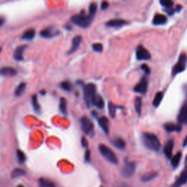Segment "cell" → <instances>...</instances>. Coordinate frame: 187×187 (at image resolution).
<instances>
[{"instance_id": "obj_19", "label": "cell", "mask_w": 187, "mask_h": 187, "mask_svg": "<svg viewBox=\"0 0 187 187\" xmlns=\"http://www.w3.org/2000/svg\"><path fill=\"white\" fill-rule=\"evenodd\" d=\"M187 183V169H185L181 174L180 177L178 178L173 187H181Z\"/></svg>"}, {"instance_id": "obj_4", "label": "cell", "mask_w": 187, "mask_h": 187, "mask_svg": "<svg viewBox=\"0 0 187 187\" xmlns=\"http://www.w3.org/2000/svg\"><path fill=\"white\" fill-rule=\"evenodd\" d=\"M99 151L102 156L104 157L105 160L108 161L109 162L112 163L113 164H118V160L117 156L110 148H108L105 145H103V144H101V145L99 146Z\"/></svg>"}, {"instance_id": "obj_13", "label": "cell", "mask_w": 187, "mask_h": 187, "mask_svg": "<svg viewBox=\"0 0 187 187\" xmlns=\"http://www.w3.org/2000/svg\"><path fill=\"white\" fill-rule=\"evenodd\" d=\"M127 23V22L125 20L123 19H119V18H116V19H112L110 20L109 21H107L106 23V26L108 27H112V28H118V27H121L123 26L126 25Z\"/></svg>"}, {"instance_id": "obj_44", "label": "cell", "mask_w": 187, "mask_h": 187, "mask_svg": "<svg viewBox=\"0 0 187 187\" xmlns=\"http://www.w3.org/2000/svg\"><path fill=\"white\" fill-rule=\"evenodd\" d=\"M183 146H187V136L186 137V138L184 139V143H183Z\"/></svg>"}, {"instance_id": "obj_27", "label": "cell", "mask_w": 187, "mask_h": 187, "mask_svg": "<svg viewBox=\"0 0 187 187\" xmlns=\"http://www.w3.org/2000/svg\"><path fill=\"white\" fill-rule=\"evenodd\" d=\"M163 97H164V94H163V92H157L156 94V95H155L154 99H153V105L155 107H157L159 106V105H160L161 102H162Z\"/></svg>"}, {"instance_id": "obj_2", "label": "cell", "mask_w": 187, "mask_h": 187, "mask_svg": "<svg viewBox=\"0 0 187 187\" xmlns=\"http://www.w3.org/2000/svg\"><path fill=\"white\" fill-rule=\"evenodd\" d=\"M96 86L94 83H88L83 87V98L88 107L94 105V99L96 96Z\"/></svg>"}, {"instance_id": "obj_30", "label": "cell", "mask_w": 187, "mask_h": 187, "mask_svg": "<svg viewBox=\"0 0 187 187\" xmlns=\"http://www.w3.org/2000/svg\"><path fill=\"white\" fill-rule=\"evenodd\" d=\"M182 157V153L181 152H178L174 156L171 160V164L172 166L174 167H176L178 165L179 162H180V160Z\"/></svg>"}, {"instance_id": "obj_20", "label": "cell", "mask_w": 187, "mask_h": 187, "mask_svg": "<svg viewBox=\"0 0 187 187\" xmlns=\"http://www.w3.org/2000/svg\"><path fill=\"white\" fill-rule=\"evenodd\" d=\"M35 35H36V31H35L34 29H29L23 32V34L21 36V38L23 40L30 41V40H32L35 38Z\"/></svg>"}, {"instance_id": "obj_22", "label": "cell", "mask_w": 187, "mask_h": 187, "mask_svg": "<svg viewBox=\"0 0 187 187\" xmlns=\"http://www.w3.org/2000/svg\"><path fill=\"white\" fill-rule=\"evenodd\" d=\"M113 144L116 149L119 150H123L126 148V142L124 139L121 138H117L114 139L113 141Z\"/></svg>"}, {"instance_id": "obj_11", "label": "cell", "mask_w": 187, "mask_h": 187, "mask_svg": "<svg viewBox=\"0 0 187 187\" xmlns=\"http://www.w3.org/2000/svg\"><path fill=\"white\" fill-rule=\"evenodd\" d=\"M81 42H82V37L80 35H77L72 40L71 42V47L68 52V54H73V53H75L80 48Z\"/></svg>"}, {"instance_id": "obj_1", "label": "cell", "mask_w": 187, "mask_h": 187, "mask_svg": "<svg viewBox=\"0 0 187 187\" xmlns=\"http://www.w3.org/2000/svg\"><path fill=\"white\" fill-rule=\"evenodd\" d=\"M142 141L147 149L158 151L161 148V143L156 135L152 133L145 132L142 135Z\"/></svg>"}, {"instance_id": "obj_10", "label": "cell", "mask_w": 187, "mask_h": 187, "mask_svg": "<svg viewBox=\"0 0 187 187\" xmlns=\"http://www.w3.org/2000/svg\"><path fill=\"white\" fill-rule=\"evenodd\" d=\"M148 79L146 77H142V78L138 84L135 86L134 92L136 93L144 94L146 93L148 89Z\"/></svg>"}, {"instance_id": "obj_8", "label": "cell", "mask_w": 187, "mask_h": 187, "mask_svg": "<svg viewBox=\"0 0 187 187\" xmlns=\"http://www.w3.org/2000/svg\"><path fill=\"white\" fill-rule=\"evenodd\" d=\"M135 169H136V165L134 162L126 163L121 171L122 176L126 178H129L132 177L135 172Z\"/></svg>"}, {"instance_id": "obj_17", "label": "cell", "mask_w": 187, "mask_h": 187, "mask_svg": "<svg viewBox=\"0 0 187 187\" xmlns=\"http://www.w3.org/2000/svg\"><path fill=\"white\" fill-rule=\"evenodd\" d=\"M174 147V141L173 140H168L167 142L165 144L164 148V153L168 159H170L172 157V153H173V150Z\"/></svg>"}, {"instance_id": "obj_12", "label": "cell", "mask_w": 187, "mask_h": 187, "mask_svg": "<svg viewBox=\"0 0 187 187\" xmlns=\"http://www.w3.org/2000/svg\"><path fill=\"white\" fill-rule=\"evenodd\" d=\"M178 121L180 124H187V99L181 107L178 116Z\"/></svg>"}, {"instance_id": "obj_48", "label": "cell", "mask_w": 187, "mask_h": 187, "mask_svg": "<svg viewBox=\"0 0 187 187\" xmlns=\"http://www.w3.org/2000/svg\"><path fill=\"white\" fill-rule=\"evenodd\" d=\"M18 187H24V186H18Z\"/></svg>"}, {"instance_id": "obj_21", "label": "cell", "mask_w": 187, "mask_h": 187, "mask_svg": "<svg viewBox=\"0 0 187 187\" xmlns=\"http://www.w3.org/2000/svg\"><path fill=\"white\" fill-rule=\"evenodd\" d=\"M0 74L5 76H15L17 74V71L10 67H2L0 70Z\"/></svg>"}, {"instance_id": "obj_43", "label": "cell", "mask_w": 187, "mask_h": 187, "mask_svg": "<svg viewBox=\"0 0 187 187\" xmlns=\"http://www.w3.org/2000/svg\"><path fill=\"white\" fill-rule=\"evenodd\" d=\"M5 22V18L2 17V16H0V27L2 26Z\"/></svg>"}, {"instance_id": "obj_24", "label": "cell", "mask_w": 187, "mask_h": 187, "mask_svg": "<svg viewBox=\"0 0 187 187\" xmlns=\"http://www.w3.org/2000/svg\"><path fill=\"white\" fill-rule=\"evenodd\" d=\"M94 105L99 109H102L105 106L104 99L99 94H96L95 97L94 99Z\"/></svg>"}, {"instance_id": "obj_33", "label": "cell", "mask_w": 187, "mask_h": 187, "mask_svg": "<svg viewBox=\"0 0 187 187\" xmlns=\"http://www.w3.org/2000/svg\"><path fill=\"white\" fill-rule=\"evenodd\" d=\"M107 107H108V113L110 116L112 118H114L116 117V107L113 105V103H112L111 102H108V105H107Z\"/></svg>"}, {"instance_id": "obj_32", "label": "cell", "mask_w": 187, "mask_h": 187, "mask_svg": "<svg viewBox=\"0 0 187 187\" xmlns=\"http://www.w3.org/2000/svg\"><path fill=\"white\" fill-rule=\"evenodd\" d=\"M59 110L63 114L67 113V100L65 98L62 97L59 101Z\"/></svg>"}, {"instance_id": "obj_47", "label": "cell", "mask_w": 187, "mask_h": 187, "mask_svg": "<svg viewBox=\"0 0 187 187\" xmlns=\"http://www.w3.org/2000/svg\"><path fill=\"white\" fill-rule=\"evenodd\" d=\"M1 52H2V49L0 48V53H1Z\"/></svg>"}, {"instance_id": "obj_18", "label": "cell", "mask_w": 187, "mask_h": 187, "mask_svg": "<svg viewBox=\"0 0 187 187\" xmlns=\"http://www.w3.org/2000/svg\"><path fill=\"white\" fill-rule=\"evenodd\" d=\"M98 124H99V127L101 129L104 131L105 134H108L109 133V121L108 119L105 116L100 117L98 119Z\"/></svg>"}, {"instance_id": "obj_26", "label": "cell", "mask_w": 187, "mask_h": 187, "mask_svg": "<svg viewBox=\"0 0 187 187\" xmlns=\"http://www.w3.org/2000/svg\"><path fill=\"white\" fill-rule=\"evenodd\" d=\"M38 182L40 187H56L54 183L45 178H40Z\"/></svg>"}, {"instance_id": "obj_35", "label": "cell", "mask_w": 187, "mask_h": 187, "mask_svg": "<svg viewBox=\"0 0 187 187\" xmlns=\"http://www.w3.org/2000/svg\"><path fill=\"white\" fill-rule=\"evenodd\" d=\"M88 10H89V16H92V17H94L95 16L96 13H97V5L96 3H92L89 5V8H88Z\"/></svg>"}, {"instance_id": "obj_23", "label": "cell", "mask_w": 187, "mask_h": 187, "mask_svg": "<svg viewBox=\"0 0 187 187\" xmlns=\"http://www.w3.org/2000/svg\"><path fill=\"white\" fill-rule=\"evenodd\" d=\"M157 177V173L156 172H150V173H147L144 174L141 177V181L142 182H149V181L153 180L155 178Z\"/></svg>"}, {"instance_id": "obj_38", "label": "cell", "mask_w": 187, "mask_h": 187, "mask_svg": "<svg viewBox=\"0 0 187 187\" xmlns=\"http://www.w3.org/2000/svg\"><path fill=\"white\" fill-rule=\"evenodd\" d=\"M92 49L94 50V51L97 53H101L103 51V46L101 43H94L92 45Z\"/></svg>"}, {"instance_id": "obj_46", "label": "cell", "mask_w": 187, "mask_h": 187, "mask_svg": "<svg viewBox=\"0 0 187 187\" xmlns=\"http://www.w3.org/2000/svg\"><path fill=\"white\" fill-rule=\"evenodd\" d=\"M186 164H187V156H186Z\"/></svg>"}, {"instance_id": "obj_31", "label": "cell", "mask_w": 187, "mask_h": 187, "mask_svg": "<svg viewBox=\"0 0 187 187\" xmlns=\"http://www.w3.org/2000/svg\"><path fill=\"white\" fill-rule=\"evenodd\" d=\"M31 104H32V107L36 113H40V106L39 104L38 98H37L36 95H34L31 97Z\"/></svg>"}, {"instance_id": "obj_16", "label": "cell", "mask_w": 187, "mask_h": 187, "mask_svg": "<svg viewBox=\"0 0 187 187\" xmlns=\"http://www.w3.org/2000/svg\"><path fill=\"white\" fill-rule=\"evenodd\" d=\"M167 18L164 15L156 14L153 18V24L155 26L164 25L167 23Z\"/></svg>"}, {"instance_id": "obj_41", "label": "cell", "mask_w": 187, "mask_h": 187, "mask_svg": "<svg viewBox=\"0 0 187 187\" xmlns=\"http://www.w3.org/2000/svg\"><path fill=\"white\" fill-rule=\"evenodd\" d=\"M108 2L106 1H104L102 2V5H101V9L102 10H106V9L108 7Z\"/></svg>"}, {"instance_id": "obj_6", "label": "cell", "mask_w": 187, "mask_h": 187, "mask_svg": "<svg viewBox=\"0 0 187 187\" xmlns=\"http://www.w3.org/2000/svg\"><path fill=\"white\" fill-rule=\"evenodd\" d=\"M81 126L83 132L86 135H92L94 132V124L86 116H83L81 118Z\"/></svg>"}, {"instance_id": "obj_39", "label": "cell", "mask_w": 187, "mask_h": 187, "mask_svg": "<svg viewBox=\"0 0 187 187\" xmlns=\"http://www.w3.org/2000/svg\"><path fill=\"white\" fill-rule=\"evenodd\" d=\"M141 69L142 70H143L145 72V73L146 74H149L151 73V70H150L149 67L147 65V64H142L141 65Z\"/></svg>"}, {"instance_id": "obj_40", "label": "cell", "mask_w": 187, "mask_h": 187, "mask_svg": "<svg viewBox=\"0 0 187 187\" xmlns=\"http://www.w3.org/2000/svg\"><path fill=\"white\" fill-rule=\"evenodd\" d=\"M91 158V152L89 150H86V153H85V161L86 162H88L90 161Z\"/></svg>"}, {"instance_id": "obj_28", "label": "cell", "mask_w": 187, "mask_h": 187, "mask_svg": "<svg viewBox=\"0 0 187 187\" xmlns=\"http://www.w3.org/2000/svg\"><path fill=\"white\" fill-rule=\"evenodd\" d=\"M135 109L139 116L141 114L142 99L140 97H136L135 99Z\"/></svg>"}, {"instance_id": "obj_29", "label": "cell", "mask_w": 187, "mask_h": 187, "mask_svg": "<svg viewBox=\"0 0 187 187\" xmlns=\"http://www.w3.org/2000/svg\"><path fill=\"white\" fill-rule=\"evenodd\" d=\"M25 171L23 170L20 169V168H16V169L13 170V171L11 173V177L13 178H20L21 176H23L25 175Z\"/></svg>"}, {"instance_id": "obj_5", "label": "cell", "mask_w": 187, "mask_h": 187, "mask_svg": "<svg viewBox=\"0 0 187 187\" xmlns=\"http://www.w3.org/2000/svg\"><path fill=\"white\" fill-rule=\"evenodd\" d=\"M187 63V56L186 53H181L180 56H179L178 62L175 66L173 67V70H172V75L173 76L178 75V73H182L186 69Z\"/></svg>"}, {"instance_id": "obj_34", "label": "cell", "mask_w": 187, "mask_h": 187, "mask_svg": "<svg viewBox=\"0 0 187 187\" xmlns=\"http://www.w3.org/2000/svg\"><path fill=\"white\" fill-rule=\"evenodd\" d=\"M60 86L63 90L66 91V92H70V91L73 89L72 83L69 82V81H64V82L61 83Z\"/></svg>"}, {"instance_id": "obj_36", "label": "cell", "mask_w": 187, "mask_h": 187, "mask_svg": "<svg viewBox=\"0 0 187 187\" xmlns=\"http://www.w3.org/2000/svg\"><path fill=\"white\" fill-rule=\"evenodd\" d=\"M160 4L166 8H170L173 5V0H160Z\"/></svg>"}, {"instance_id": "obj_3", "label": "cell", "mask_w": 187, "mask_h": 187, "mask_svg": "<svg viewBox=\"0 0 187 187\" xmlns=\"http://www.w3.org/2000/svg\"><path fill=\"white\" fill-rule=\"evenodd\" d=\"M71 21L77 27L86 29L92 24L93 21V17L91 16H85V15H75L71 17Z\"/></svg>"}, {"instance_id": "obj_14", "label": "cell", "mask_w": 187, "mask_h": 187, "mask_svg": "<svg viewBox=\"0 0 187 187\" xmlns=\"http://www.w3.org/2000/svg\"><path fill=\"white\" fill-rule=\"evenodd\" d=\"M164 128L168 132H179L182 130V126L181 124H175L173 123H167L164 125Z\"/></svg>"}, {"instance_id": "obj_7", "label": "cell", "mask_w": 187, "mask_h": 187, "mask_svg": "<svg viewBox=\"0 0 187 187\" xmlns=\"http://www.w3.org/2000/svg\"><path fill=\"white\" fill-rule=\"evenodd\" d=\"M151 53L142 45H139L136 49V58L139 61H147L151 59Z\"/></svg>"}, {"instance_id": "obj_15", "label": "cell", "mask_w": 187, "mask_h": 187, "mask_svg": "<svg viewBox=\"0 0 187 187\" xmlns=\"http://www.w3.org/2000/svg\"><path fill=\"white\" fill-rule=\"evenodd\" d=\"M26 49V45H20L16 48L13 53V57L16 61H22L23 59V52Z\"/></svg>"}, {"instance_id": "obj_25", "label": "cell", "mask_w": 187, "mask_h": 187, "mask_svg": "<svg viewBox=\"0 0 187 187\" xmlns=\"http://www.w3.org/2000/svg\"><path fill=\"white\" fill-rule=\"evenodd\" d=\"M26 87H27V85H26L25 83H20L17 88H16V91H15V95H16V97H21V95H23V94L25 92Z\"/></svg>"}, {"instance_id": "obj_9", "label": "cell", "mask_w": 187, "mask_h": 187, "mask_svg": "<svg viewBox=\"0 0 187 187\" xmlns=\"http://www.w3.org/2000/svg\"><path fill=\"white\" fill-rule=\"evenodd\" d=\"M59 34V30H57L56 28L51 27H48L46 29H42L40 31V35L42 38H45V39H51L53 38H56Z\"/></svg>"}, {"instance_id": "obj_45", "label": "cell", "mask_w": 187, "mask_h": 187, "mask_svg": "<svg viewBox=\"0 0 187 187\" xmlns=\"http://www.w3.org/2000/svg\"><path fill=\"white\" fill-rule=\"evenodd\" d=\"M184 93H185V94H186V97H187V85H186V86H184Z\"/></svg>"}, {"instance_id": "obj_42", "label": "cell", "mask_w": 187, "mask_h": 187, "mask_svg": "<svg viewBox=\"0 0 187 187\" xmlns=\"http://www.w3.org/2000/svg\"><path fill=\"white\" fill-rule=\"evenodd\" d=\"M81 144H82L83 147H87L88 146V141H87V140L86 138L83 137V138H82V139H81Z\"/></svg>"}, {"instance_id": "obj_37", "label": "cell", "mask_w": 187, "mask_h": 187, "mask_svg": "<svg viewBox=\"0 0 187 187\" xmlns=\"http://www.w3.org/2000/svg\"><path fill=\"white\" fill-rule=\"evenodd\" d=\"M17 157L18 162L20 163H23L26 161V156L24 154V153L23 151H21V150H18L17 151Z\"/></svg>"}]
</instances>
